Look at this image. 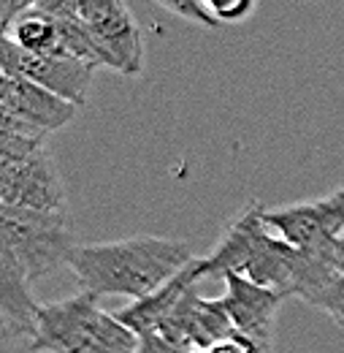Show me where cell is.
<instances>
[{"mask_svg": "<svg viewBox=\"0 0 344 353\" xmlns=\"http://www.w3.org/2000/svg\"><path fill=\"white\" fill-rule=\"evenodd\" d=\"M204 277H209L206 261H204V259H195L193 264L184 266L176 277H171L163 288H158L155 294H149V296H144V299H138V302H130L128 307L117 310L114 315H117L125 326H130L136 334L158 332L160 323H163L173 312V307L182 302V296H184L190 288H195V283L204 280Z\"/></svg>", "mask_w": 344, "mask_h": 353, "instance_id": "obj_12", "label": "cell"}, {"mask_svg": "<svg viewBox=\"0 0 344 353\" xmlns=\"http://www.w3.org/2000/svg\"><path fill=\"white\" fill-rule=\"evenodd\" d=\"M138 353H182V351L176 345H171L160 332H147V334H141Z\"/></svg>", "mask_w": 344, "mask_h": 353, "instance_id": "obj_18", "label": "cell"}, {"mask_svg": "<svg viewBox=\"0 0 344 353\" xmlns=\"http://www.w3.org/2000/svg\"><path fill=\"white\" fill-rule=\"evenodd\" d=\"M98 65L71 57V54H36L22 46H17L11 39L3 36L0 41V71L8 77H19L28 82H36L43 90L71 101L74 106H85L92 74Z\"/></svg>", "mask_w": 344, "mask_h": 353, "instance_id": "obj_8", "label": "cell"}, {"mask_svg": "<svg viewBox=\"0 0 344 353\" xmlns=\"http://www.w3.org/2000/svg\"><path fill=\"white\" fill-rule=\"evenodd\" d=\"M222 283H225V294L219 299L233 321V329L266 353L274 340L277 312L288 296L274 288H263L258 283H252L241 274H233V272L225 274Z\"/></svg>", "mask_w": 344, "mask_h": 353, "instance_id": "obj_11", "label": "cell"}, {"mask_svg": "<svg viewBox=\"0 0 344 353\" xmlns=\"http://www.w3.org/2000/svg\"><path fill=\"white\" fill-rule=\"evenodd\" d=\"M39 0H0V17H3V30L25 11H30Z\"/></svg>", "mask_w": 344, "mask_h": 353, "instance_id": "obj_20", "label": "cell"}, {"mask_svg": "<svg viewBox=\"0 0 344 353\" xmlns=\"http://www.w3.org/2000/svg\"><path fill=\"white\" fill-rule=\"evenodd\" d=\"M303 250L288 245L263 221V204L250 201L241 215L230 223L209 256H204L206 272L212 274H241L263 288H274L293 296L296 277L301 272Z\"/></svg>", "mask_w": 344, "mask_h": 353, "instance_id": "obj_2", "label": "cell"}, {"mask_svg": "<svg viewBox=\"0 0 344 353\" xmlns=\"http://www.w3.org/2000/svg\"><path fill=\"white\" fill-rule=\"evenodd\" d=\"M0 353H36V348H33V337H22V334L0 332Z\"/></svg>", "mask_w": 344, "mask_h": 353, "instance_id": "obj_19", "label": "cell"}, {"mask_svg": "<svg viewBox=\"0 0 344 353\" xmlns=\"http://www.w3.org/2000/svg\"><path fill=\"white\" fill-rule=\"evenodd\" d=\"M76 248L68 215L0 204V259H8L30 285L71 264Z\"/></svg>", "mask_w": 344, "mask_h": 353, "instance_id": "obj_3", "label": "cell"}, {"mask_svg": "<svg viewBox=\"0 0 344 353\" xmlns=\"http://www.w3.org/2000/svg\"><path fill=\"white\" fill-rule=\"evenodd\" d=\"M141 334L125 326L114 312H106L82 353H138Z\"/></svg>", "mask_w": 344, "mask_h": 353, "instance_id": "obj_14", "label": "cell"}, {"mask_svg": "<svg viewBox=\"0 0 344 353\" xmlns=\"http://www.w3.org/2000/svg\"><path fill=\"white\" fill-rule=\"evenodd\" d=\"M255 3L258 0H204V6L209 8V14L215 17L217 22H225V25L247 19L252 14Z\"/></svg>", "mask_w": 344, "mask_h": 353, "instance_id": "obj_17", "label": "cell"}, {"mask_svg": "<svg viewBox=\"0 0 344 353\" xmlns=\"http://www.w3.org/2000/svg\"><path fill=\"white\" fill-rule=\"evenodd\" d=\"M198 256L190 242L166 236H130L117 242L79 245L71 269L82 291L95 296H130L133 302L155 294Z\"/></svg>", "mask_w": 344, "mask_h": 353, "instance_id": "obj_1", "label": "cell"}, {"mask_svg": "<svg viewBox=\"0 0 344 353\" xmlns=\"http://www.w3.org/2000/svg\"><path fill=\"white\" fill-rule=\"evenodd\" d=\"M342 329H344V326H342Z\"/></svg>", "mask_w": 344, "mask_h": 353, "instance_id": "obj_23", "label": "cell"}, {"mask_svg": "<svg viewBox=\"0 0 344 353\" xmlns=\"http://www.w3.org/2000/svg\"><path fill=\"white\" fill-rule=\"evenodd\" d=\"M100 296L82 291L71 299L39 305L36 312V353H82L95 334L106 310L98 305Z\"/></svg>", "mask_w": 344, "mask_h": 353, "instance_id": "obj_9", "label": "cell"}, {"mask_svg": "<svg viewBox=\"0 0 344 353\" xmlns=\"http://www.w3.org/2000/svg\"><path fill=\"white\" fill-rule=\"evenodd\" d=\"M6 39H11L17 46L36 52V54H63L60 49V22L43 11H25L19 14L6 30Z\"/></svg>", "mask_w": 344, "mask_h": 353, "instance_id": "obj_13", "label": "cell"}, {"mask_svg": "<svg viewBox=\"0 0 344 353\" xmlns=\"http://www.w3.org/2000/svg\"><path fill=\"white\" fill-rule=\"evenodd\" d=\"M263 221L277 236L299 250L334 253L336 239L344 234V188L314 201L263 207Z\"/></svg>", "mask_w": 344, "mask_h": 353, "instance_id": "obj_6", "label": "cell"}, {"mask_svg": "<svg viewBox=\"0 0 344 353\" xmlns=\"http://www.w3.org/2000/svg\"><path fill=\"white\" fill-rule=\"evenodd\" d=\"M204 353H263V351L255 348L250 340H244L241 334H236V337H230V340L217 343L215 348H209V351H204Z\"/></svg>", "mask_w": 344, "mask_h": 353, "instance_id": "obj_21", "label": "cell"}, {"mask_svg": "<svg viewBox=\"0 0 344 353\" xmlns=\"http://www.w3.org/2000/svg\"><path fill=\"white\" fill-rule=\"evenodd\" d=\"M158 332L182 353H204L239 334L222 299H206L195 288L182 296V302L160 323Z\"/></svg>", "mask_w": 344, "mask_h": 353, "instance_id": "obj_10", "label": "cell"}, {"mask_svg": "<svg viewBox=\"0 0 344 353\" xmlns=\"http://www.w3.org/2000/svg\"><path fill=\"white\" fill-rule=\"evenodd\" d=\"M158 3L176 17L187 19V22H195V25H204V28H217L219 25L209 14V8L204 6V0H158Z\"/></svg>", "mask_w": 344, "mask_h": 353, "instance_id": "obj_16", "label": "cell"}, {"mask_svg": "<svg viewBox=\"0 0 344 353\" xmlns=\"http://www.w3.org/2000/svg\"><path fill=\"white\" fill-rule=\"evenodd\" d=\"M309 307L325 312L331 321H336L339 326H344V274L339 272L334 280H328L309 302Z\"/></svg>", "mask_w": 344, "mask_h": 353, "instance_id": "obj_15", "label": "cell"}, {"mask_svg": "<svg viewBox=\"0 0 344 353\" xmlns=\"http://www.w3.org/2000/svg\"><path fill=\"white\" fill-rule=\"evenodd\" d=\"M334 264L344 274V234L336 239V245H334Z\"/></svg>", "mask_w": 344, "mask_h": 353, "instance_id": "obj_22", "label": "cell"}, {"mask_svg": "<svg viewBox=\"0 0 344 353\" xmlns=\"http://www.w3.org/2000/svg\"><path fill=\"white\" fill-rule=\"evenodd\" d=\"M79 106L19 77H0V133L49 139L74 123Z\"/></svg>", "mask_w": 344, "mask_h": 353, "instance_id": "obj_5", "label": "cell"}, {"mask_svg": "<svg viewBox=\"0 0 344 353\" xmlns=\"http://www.w3.org/2000/svg\"><path fill=\"white\" fill-rule=\"evenodd\" d=\"M0 204L68 215V193L46 139L0 133Z\"/></svg>", "mask_w": 344, "mask_h": 353, "instance_id": "obj_4", "label": "cell"}, {"mask_svg": "<svg viewBox=\"0 0 344 353\" xmlns=\"http://www.w3.org/2000/svg\"><path fill=\"white\" fill-rule=\"evenodd\" d=\"M79 19L89 30L98 65L114 68L125 77H138L144 71L141 33L125 0H82Z\"/></svg>", "mask_w": 344, "mask_h": 353, "instance_id": "obj_7", "label": "cell"}]
</instances>
